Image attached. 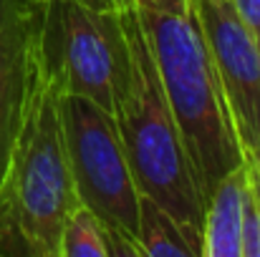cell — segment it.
<instances>
[{
    "mask_svg": "<svg viewBox=\"0 0 260 257\" xmlns=\"http://www.w3.org/2000/svg\"><path fill=\"white\" fill-rule=\"evenodd\" d=\"M134 10L207 207L215 187L243 164V152L194 0L134 3Z\"/></svg>",
    "mask_w": 260,
    "mask_h": 257,
    "instance_id": "1",
    "label": "cell"
},
{
    "mask_svg": "<svg viewBox=\"0 0 260 257\" xmlns=\"http://www.w3.org/2000/svg\"><path fill=\"white\" fill-rule=\"evenodd\" d=\"M129 35V79L114 108V121L139 194L159 202L184 232L194 257H202L205 199L167 103L147 35L134 5L124 10Z\"/></svg>",
    "mask_w": 260,
    "mask_h": 257,
    "instance_id": "2",
    "label": "cell"
},
{
    "mask_svg": "<svg viewBox=\"0 0 260 257\" xmlns=\"http://www.w3.org/2000/svg\"><path fill=\"white\" fill-rule=\"evenodd\" d=\"M79 204L58 93L38 71L0 181V255L58 257L61 230Z\"/></svg>",
    "mask_w": 260,
    "mask_h": 257,
    "instance_id": "3",
    "label": "cell"
},
{
    "mask_svg": "<svg viewBox=\"0 0 260 257\" xmlns=\"http://www.w3.org/2000/svg\"><path fill=\"white\" fill-rule=\"evenodd\" d=\"M36 71L58 96H84L114 116L129 79L124 10L36 0Z\"/></svg>",
    "mask_w": 260,
    "mask_h": 257,
    "instance_id": "4",
    "label": "cell"
},
{
    "mask_svg": "<svg viewBox=\"0 0 260 257\" xmlns=\"http://www.w3.org/2000/svg\"><path fill=\"white\" fill-rule=\"evenodd\" d=\"M58 111L79 202L137 240L139 189L114 116L84 96H58Z\"/></svg>",
    "mask_w": 260,
    "mask_h": 257,
    "instance_id": "5",
    "label": "cell"
},
{
    "mask_svg": "<svg viewBox=\"0 0 260 257\" xmlns=\"http://www.w3.org/2000/svg\"><path fill=\"white\" fill-rule=\"evenodd\" d=\"M243 157H260V48L230 0H194Z\"/></svg>",
    "mask_w": 260,
    "mask_h": 257,
    "instance_id": "6",
    "label": "cell"
},
{
    "mask_svg": "<svg viewBox=\"0 0 260 257\" xmlns=\"http://www.w3.org/2000/svg\"><path fill=\"white\" fill-rule=\"evenodd\" d=\"M36 81V0H0V181Z\"/></svg>",
    "mask_w": 260,
    "mask_h": 257,
    "instance_id": "7",
    "label": "cell"
},
{
    "mask_svg": "<svg viewBox=\"0 0 260 257\" xmlns=\"http://www.w3.org/2000/svg\"><path fill=\"white\" fill-rule=\"evenodd\" d=\"M248 194L245 164L233 169L212 192L205 207L202 257H240L243 204Z\"/></svg>",
    "mask_w": 260,
    "mask_h": 257,
    "instance_id": "8",
    "label": "cell"
},
{
    "mask_svg": "<svg viewBox=\"0 0 260 257\" xmlns=\"http://www.w3.org/2000/svg\"><path fill=\"white\" fill-rule=\"evenodd\" d=\"M137 240L144 257H194L177 219L152 197L139 194V232Z\"/></svg>",
    "mask_w": 260,
    "mask_h": 257,
    "instance_id": "9",
    "label": "cell"
},
{
    "mask_svg": "<svg viewBox=\"0 0 260 257\" xmlns=\"http://www.w3.org/2000/svg\"><path fill=\"white\" fill-rule=\"evenodd\" d=\"M58 257H109L104 222L81 202L69 212L63 222Z\"/></svg>",
    "mask_w": 260,
    "mask_h": 257,
    "instance_id": "10",
    "label": "cell"
},
{
    "mask_svg": "<svg viewBox=\"0 0 260 257\" xmlns=\"http://www.w3.org/2000/svg\"><path fill=\"white\" fill-rule=\"evenodd\" d=\"M240 257H260V209L248 184L243 204V232H240Z\"/></svg>",
    "mask_w": 260,
    "mask_h": 257,
    "instance_id": "11",
    "label": "cell"
},
{
    "mask_svg": "<svg viewBox=\"0 0 260 257\" xmlns=\"http://www.w3.org/2000/svg\"><path fill=\"white\" fill-rule=\"evenodd\" d=\"M240 23L245 25V30L253 35V41L260 48V0H230Z\"/></svg>",
    "mask_w": 260,
    "mask_h": 257,
    "instance_id": "12",
    "label": "cell"
},
{
    "mask_svg": "<svg viewBox=\"0 0 260 257\" xmlns=\"http://www.w3.org/2000/svg\"><path fill=\"white\" fill-rule=\"evenodd\" d=\"M243 164L248 171V184H250V192L255 197V204L260 209V157H243Z\"/></svg>",
    "mask_w": 260,
    "mask_h": 257,
    "instance_id": "13",
    "label": "cell"
},
{
    "mask_svg": "<svg viewBox=\"0 0 260 257\" xmlns=\"http://www.w3.org/2000/svg\"><path fill=\"white\" fill-rule=\"evenodd\" d=\"M81 5H88L93 10H114V13H121L126 8H132L134 3L132 0H76Z\"/></svg>",
    "mask_w": 260,
    "mask_h": 257,
    "instance_id": "14",
    "label": "cell"
},
{
    "mask_svg": "<svg viewBox=\"0 0 260 257\" xmlns=\"http://www.w3.org/2000/svg\"><path fill=\"white\" fill-rule=\"evenodd\" d=\"M132 3H157V0H132Z\"/></svg>",
    "mask_w": 260,
    "mask_h": 257,
    "instance_id": "15",
    "label": "cell"
}]
</instances>
